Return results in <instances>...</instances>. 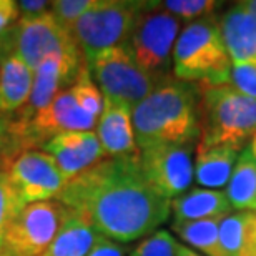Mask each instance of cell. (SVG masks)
Returning a JSON list of instances; mask_svg holds the SVG:
<instances>
[{"mask_svg":"<svg viewBox=\"0 0 256 256\" xmlns=\"http://www.w3.org/2000/svg\"><path fill=\"white\" fill-rule=\"evenodd\" d=\"M57 200L122 244L150 236L172 213L170 202L143 175L140 153L105 158L66 182Z\"/></svg>","mask_w":256,"mask_h":256,"instance_id":"6da1fadb","label":"cell"},{"mask_svg":"<svg viewBox=\"0 0 256 256\" xmlns=\"http://www.w3.org/2000/svg\"><path fill=\"white\" fill-rule=\"evenodd\" d=\"M132 124L140 150L156 145L196 146L202 133L196 85L166 76L132 108Z\"/></svg>","mask_w":256,"mask_h":256,"instance_id":"7a4b0ae2","label":"cell"},{"mask_svg":"<svg viewBox=\"0 0 256 256\" xmlns=\"http://www.w3.org/2000/svg\"><path fill=\"white\" fill-rule=\"evenodd\" d=\"M173 76L196 85H230L232 60L216 15L188 22L173 48Z\"/></svg>","mask_w":256,"mask_h":256,"instance_id":"3957f363","label":"cell"},{"mask_svg":"<svg viewBox=\"0 0 256 256\" xmlns=\"http://www.w3.org/2000/svg\"><path fill=\"white\" fill-rule=\"evenodd\" d=\"M196 88L202 126L196 146H246L256 136V98L232 85H196Z\"/></svg>","mask_w":256,"mask_h":256,"instance_id":"277c9868","label":"cell"},{"mask_svg":"<svg viewBox=\"0 0 256 256\" xmlns=\"http://www.w3.org/2000/svg\"><path fill=\"white\" fill-rule=\"evenodd\" d=\"M182 20L166 12L160 2H146L124 47L148 75L163 80L172 76L173 48Z\"/></svg>","mask_w":256,"mask_h":256,"instance_id":"5b68a950","label":"cell"},{"mask_svg":"<svg viewBox=\"0 0 256 256\" xmlns=\"http://www.w3.org/2000/svg\"><path fill=\"white\" fill-rule=\"evenodd\" d=\"M145 4L135 0H95L94 7L70 30L86 62L104 50L125 45Z\"/></svg>","mask_w":256,"mask_h":256,"instance_id":"8992f818","label":"cell"},{"mask_svg":"<svg viewBox=\"0 0 256 256\" xmlns=\"http://www.w3.org/2000/svg\"><path fill=\"white\" fill-rule=\"evenodd\" d=\"M86 65L105 100L132 108L162 82L143 72L124 45L96 54Z\"/></svg>","mask_w":256,"mask_h":256,"instance_id":"52a82bcc","label":"cell"},{"mask_svg":"<svg viewBox=\"0 0 256 256\" xmlns=\"http://www.w3.org/2000/svg\"><path fill=\"white\" fill-rule=\"evenodd\" d=\"M72 210L58 200L30 203L10 223L2 252L7 256H42Z\"/></svg>","mask_w":256,"mask_h":256,"instance_id":"ba28073f","label":"cell"},{"mask_svg":"<svg viewBox=\"0 0 256 256\" xmlns=\"http://www.w3.org/2000/svg\"><path fill=\"white\" fill-rule=\"evenodd\" d=\"M0 38L5 50L14 52L34 72L48 55L82 52L72 34L60 27L50 10L37 18L18 20L17 25Z\"/></svg>","mask_w":256,"mask_h":256,"instance_id":"9c48e42d","label":"cell"},{"mask_svg":"<svg viewBox=\"0 0 256 256\" xmlns=\"http://www.w3.org/2000/svg\"><path fill=\"white\" fill-rule=\"evenodd\" d=\"M7 172L15 193L24 206L57 200L65 186V176L57 162L44 150H24L0 163Z\"/></svg>","mask_w":256,"mask_h":256,"instance_id":"30bf717a","label":"cell"},{"mask_svg":"<svg viewBox=\"0 0 256 256\" xmlns=\"http://www.w3.org/2000/svg\"><path fill=\"white\" fill-rule=\"evenodd\" d=\"M140 165L146 182L162 198L175 200L194 182L193 146L156 145L140 150Z\"/></svg>","mask_w":256,"mask_h":256,"instance_id":"8fae6325","label":"cell"},{"mask_svg":"<svg viewBox=\"0 0 256 256\" xmlns=\"http://www.w3.org/2000/svg\"><path fill=\"white\" fill-rule=\"evenodd\" d=\"M40 150L48 153L57 162L66 182L106 158L94 130L60 133L50 138Z\"/></svg>","mask_w":256,"mask_h":256,"instance_id":"7c38bea8","label":"cell"},{"mask_svg":"<svg viewBox=\"0 0 256 256\" xmlns=\"http://www.w3.org/2000/svg\"><path fill=\"white\" fill-rule=\"evenodd\" d=\"M96 136L106 158L138 155L140 148L135 142L132 124V106L114 104L104 98V110L96 122Z\"/></svg>","mask_w":256,"mask_h":256,"instance_id":"4fadbf2b","label":"cell"},{"mask_svg":"<svg viewBox=\"0 0 256 256\" xmlns=\"http://www.w3.org/2000/svg\"><path fill=\"white\" fill-rule=\"evenodd\" d=\"M232 65L256 62V18L244 2H236L218 17Z\"/></svg>","mask_w":256,"mask_h":256,"instance_id":"5bb4252c","label":"cell"},{"mask_svg":"<svg viewBox=\"0 0 256 256\" xmlns=\"http://www.w3.org/2000/svg\"><path fill=\"white\" fill-rule=\"evenodd\" d=\"M173 223L202 222V220H223L233 213L224 192L210 188H190L170 202Z\"/></svg>","mask_w":256,"mask_h":256,"instance_id":"9a60e30c","label":"cell"},{"mask_svg":"<svg viewBox=\"0 0 256 256\" xmlns=\"http://www.w3.org/2000/svg\"><path fill=\"white\" fill-rule=\"evenodd\" d=\"M34 86V70L14 52L0 55V114L14 116L27 104Z\"/></svg>","mask_w":256,"mask_h":256,"instance_id":"2e32d148","label":"cell"},{"mask_svg":"<svg viewBox=\"0 0 256 256\" xmlns=\"http://www.w3.org/2000/svg\"><path fill=\"white\" fill-rule=\"evenodd\" d=\"M243 146L218 145V146H194V182L200 188L218 190L228 185L233 168Z\"/></svg>","mask_w":256,"mask_h":256,"instance_id":"e0dca14e","label":"cell"},{"mask_svg":"<svg viewBox=\"0 0 256 256\" xmlns=\"http://www.w3.org/2000/svg\"><path fill=\"white\" fill-rule=\"evenodd\" d=\"M96 238L98 232L80 213L72 210L52 244L42 256H86Z\"/></svg>","mask_w":256,"mask_h":256,"instance_id":"ac0fdd59","label":"cell"},{"mask_svg":"<svg viewBox=\"0 0 256 256\" xmlns=\"http://www.w3.org/2000/svg\"><path fill=\"white\" fill-rule=\"evenodd\" d=\"M224 256H256V213L236 212L220 223Z\"/></svg>","mask_w":256,"mask_h":256,"instance_id":"d6986e66","label":"cell"},{"mask_svg":"<svg viewBox=\"0 0 256 256\" xmlns=\"http://www.w3.org/2000/svg\"><path fill=\"white\" fill-rule=\"evenodd\" d=\"M224 193L233 210L256 213V158L248 145L240 153Z\"/></svg>","mask_w":256,"mask_h":256,"instance_id":"ffe728a7","label":"cell"},{"mask_svg":"<svg viewBox=\"0 0 256 256\" xmlns=\"http://www.w3.org/2000/svg\"><path fill=\"white\" fill-rule=\"evenodd\" d=\"M220 223L222 220L172 223V230L186 246H193L206 256H224L220 242Z\"/></svg>","mask_w":256,"mask_h":256,"instance_id":"44dd1931","label":"cell"},{"mask_svg":"<svg viewBox=\"0 0 256 256\" xmlns=\"http://www.w3.org/2000/svg\"><path fill=\"white\" fill-rule=\"evenodd\" d=\"M68 88L72 94H74L76 104H78L86 114H90L92 116L98 118L102 110H104V95H102L100 88L96 86L94 78H92L86 62L82 65L75 82L68 86Z\"/></svg>","mask_w":256,"mask_h":256,"instance_id":"7402d4cb","label":"cell"},{"mask_svg":"<svg viewBox=\"0 0 256 256\" xmlns=\"http://www.w3.org/2000/svg\"><path fill=\"white\" fill-rule=\"evenodd\" d=\"M160 5L176 18L193 22V20L212 17L224 4L213 2V0H165L160 2Z\"/></svg>","mask_w":256,"mask_h":256,"instance_id":"603a6c76","label":"cell"},{"mask_svg":"<svg viewBox=\"0 0 256 256\" xmlns=\"http://www.w3.org/2000/svg\"><path fill=\"white\" fill-rule=\"evenodd\" d=\"M24 204L15 193L12 183L8 180L7 172L0 168V250H2L5 233L14 222L15 216L20 213Z\"/></svg>","mask_w":256,"mask_h":256,"instance_id":"cb8c5ba5","label":"cell"},{"mask_svg":"<svg viewBox=\"0 0 256 256\" xmlns=\"http://www.w3.org/2000/svg\"><path fill=\"white\" fill-rule=\"evenodd\" d=\"M176 240L166 230H156L143 238L130 252V256H175Z\"/></svg>","mask_w":256,"mask_h":256,"instance_id":"d4e9b609","label":"cell"},{"mask_svg":"<svg viewBox=\"0 0 256 256\" xmlns=\"http://www.w3.org/2000/svg\"><path fill=\"white\" fill-rule=\"evenodd\" d=\"M95 0H55L50 2V14L60 27L70 32L82 15L94 7Z\"/></svg>","mask_w":256,"mask_h":256,"instance_id":"484cf974","label":"cell"},{"mask_svg":"<svg viewBox=\"0 0 256 256\" xmlns=\"http://www.w3.org/2000/svg\"><path fill=\"white\" fill-rule=\"evenodd\" d=\"M230 85L242 94L256 98V62L232 65Z\"/></svg>","mask_w":256,"mask_h":256,"instance_id":"4316f807","label":"cell"},{"mask_svg":"<svg viewBox=\"0 0 256 256\" xmlns=\"http://www.w3.org/2000/svg\"><path fill=\"white\" fill-rule=\"evenodd\" d=\"M126 254H128V248L125 244L116 243L114 240L98 234L95 244L92 246L86 256H126Z\"/></svg>","mask_w":256,"mask_h":256,"instance_id":"83f0119b","label":"cell"},{"mask_svg":"<svg viewBox=\"0 0 256 256\" xmlns=\"http://www.w3.org/2000/svg\"><path fill=\"white\" fill-rule=\"evenodd\" d=\"M20 18L18 5L14 0H0V37L17 25Z\"/></svg>","mask_w":256,"mask_h":256,"instance_id":"f1b7e54d","label":"cell"},{"mask_svg":"<svg viewBox=\"0 0 256 256\" xmlns=\"http://www.w3.org/2000/svg\"><path fill=\"white\" fill-rule=\"evenodd\" d=\"M17 5L20 14L18 20L37 18L50 10V2H45V0H22V2H17Z\"/></svg>","mask_w":256,"mask_h":256,"instance_id":"f546056e","label":"cell"},{"mask_svg":"<svg viewBox=\"0 0 256 256\" xmlns=\"http://www.w3.org/2000/svg\"><path fill=\"white\" fill-rule=\"evenodd\" d=\"M10 124H12V116H7V115L0 114V140H2V142L7 138Z\"/></svg>","mask_w":256,"mask_h":256,"instance_id":"4dcf8cb0","label":"cell"},{"mask_svg":"<svg viewBox=\"0 0 256 256\" xmlns=\"http://www.w3.org/2000/svg\"><path fill=\"white\" fill-rule=\"evenodd\" d=\"M175 256H202L198 252H194L193 248L186 246L183 243H176V250H175Z\"/></svg>","mask_w":256,"mask_h":256,"instance_id":"1f68e13d","label":"cell"},{"mask_svg":"<svg viewBox=\"0 0 256 256\" xmlns=\"http://www.w3.org/2000/svg\"><path fill=\"white\" fill-rule=\"evenodd\" d=\"M244 5H246V8L253 14V17L256 18V0H246Z\"/></svg>","mask_w":256,"mask_h":256,"instance_id":"d6a6232c","label":"cell"},{"mask_svg":"<svg viewBox=\"0 0 256 256\" xmlns=\"http://www.w3.org/2000/svg\"><path fill=\"white\" fill-rule=\"evenodd\" d=\"M248 146H250V150H252L253 156L256 158V136H253V140L248 143Z\"/></svg>","mask_w":256,"mask_h":256,"instance_id":"836d02e7","label":"cell"},{"mask_svg":"<svg viewBox=\"0 0 256 256\" xmlns=\"http://www.w3.org/2000/svg\"><path fill=\"white\" fill-rule=\"evenodd\" d=\"M4 50H5V48H4V42H2V38H0V55L4 54Z\"/></svg>","mask_w":256,"mask_h":256,"instance_id":"e575fe53","label":"cell"},{"mask_svg":"<svg viewBox=\"0 0 256 256\" xmlns=\"http://www.w3.org/2000/svg\"><path fill=\"white\" fill-rule=\"evenodd\" d=\"M0 256H7V254H5V253L2 252V250H0Z\"/></svg>","mask_w":256,"mask_h":256,"instance_id":"d590c367","label":"cell"},{"mask_svg":"<svg viewBox=\"0 0 256 256\" xmlns=\"http://www.w3.org/2000/svg\"><path fill=\"white\" fill-rule=\"evenodd\" d=\"M2 143H4V142H2V140H0V145H2Z\"/></svg>","mask_w":256,"mask_h":256,"instance_id":"8d00e7d4","label":"cell"}]
</instances>
